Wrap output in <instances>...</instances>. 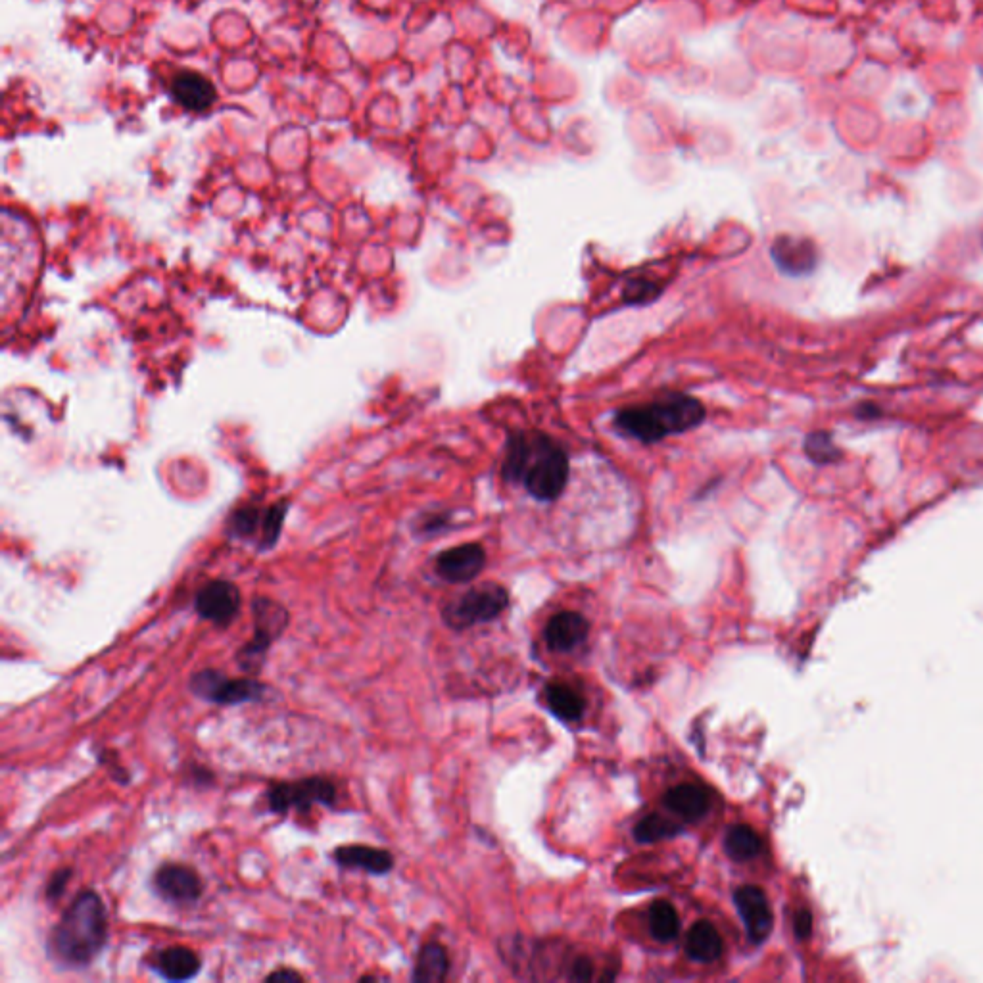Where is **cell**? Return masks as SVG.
<instances>
[{
	"label": "cell",
	"instance_id": "ba28073f",
	"mask_svg": "<svg viewBox=\"0 0 983 983\" xmlns=\"http://www.w3.org/2000/svg\"><path fill=\"white\" fill-rule=\"evenodd\" d=\"M242 596L239 586L229 580H212L196 594V613L219 628H225L239 615Z\"/></svg>",
	"mask_w": 983,
	"mask_h": 983
},
{
	"label": "cell",
	"instance_id": "9c48e42d",
	"mask_svg": "<svg viewBox=\"0 0 983 983\" xmlns=\"http://www.w3.org/2000/svg\"><path fill=\"white\" fill-rule=\"evenodd\" d=\"M770 258L780 273L788 277H807L818 265V250L809 239L784 235L772 242Z\"/></svg>",
	"mask_w": 983,
	"mask_h": 983
},
{
	"label": "cell",
	"instance_id": "2e32d148",
	"mask_svg": "<svg viewBox=\"0 0 983 983\" xmlns=\"http://www.w3.org/2000/svg\"><path fill=\"white\" fill-rule=\"evenodd\" d=\"M154 970L169 982H187L200 972V957L183 945H173L154 957Z\"/></svg>",
	"mask_w": 983,
	"mask_h": 983
},
{
	"label": "cell",
	"instance_id": "484cf974",
	"mask_svg": "<svg viewBox=\"0 0 983 983\" xmlns=\"http://www.w3.org/2000/svg\"><path fill=\"white\" fill-rule=\"evenodd\" d=\"M287 504L271 505L264 515V525H262V548H271L281 534V528L285 523L287 515Z\"/></svg>",
	"mask_w": 983,
	"mask_h": 983
},
{
	"label": "cell",
	"instance_id": "f546056e",
	"mask_svg": "<svg viewBox=\"0 0 983 983\" xmlns=\"http://www.w3.org/2000/svg\"><path fill=\"white\" fill-rule=\"evenodd\" d=\"M267 982H302L304 978L296 972V970H290V968H279L275 972H271L267 978Z\"/></svg>",
	"mask_w": 983,
	"mask_h": 983
},
{
	"label": "cell",
	"instance_id": "7a4b0ae2",
	"mask_svg": "<svg viewBox=\"0 0 983 983\" xmlns=\"http://www.w3.org/2000/svg\"><path fill=\"white\" fill-rule=\"evenodd\" d=\"M108 941V916L102 897L85 889L64 911L60 922L48 937L50 957L64 964L81 968L91 964Z\"/></svg>",
	"mask_w": 983,
	"mask_h": 983
},
{
	"label": "cell",
	"instance_id": "d4e9b609",
	"mask_svg": "<svg viewBox=\"0 0 983 983\" xmlns=\"http://www.w3.org/2000/svg\"><path fill=\"white\" fill-rule=\"evenodd\" d=\"M264 515L265 511L254 507V505H244L237 509L231 517H229V532L233 536H252L258 528H262L264 525Z\"/></svg>",
	"mask_w": 983,
	"mask_h": 983
},
{
	"label": "cell",
	"instance_id": "6da1fadb",
	"mask_svg": "<svg viewBox=\"0 0 983 983\" xmlns=\"http://www.w3.org/2000/svg\"><path fill=\"white\" fill-rule=\"evenodd\" d=\"M569 456L546 434L519 432L509 440L504 479L521 484L540 502L557 500L569 482Z\"/></svg>",
	"mask_w": 983,
	"mask_h": 983
},
{
	"label": "cell",
	"instance_id": "5b68a950",
	"mask_svg": "<svg viewBox=\"0 0 983 983\" xmlns=\"http://www.w3.org/2000/svg\"><path fill=\"white\" fill-rule=\"evenodd\" d=\"M265 801L269 811L275 815H285L290 809L306 815L315 805L333 807L336 788L331 780L323 776H312L296 782H277L265 792Z\"/></svg>",
	"mask_w": 983,
	"mask_h": 983
},
{
	"label": "cell",
	"instance_id": "83f0119b",
	"mask_svg": "<svg viewBox=\"0 0 983 983\" xmlns=\"http://www.w3.org/2000/svg\"><path fill=\"white\" fill-rule=\"evenodd\" d=\"M72 874V868H58V870H56V872L50 876L47 889H45V895H47L48 901H52V903H54V901H58V899L64 895V891H66L68 884H70V880H72Z\"/></svg>",
	"mask_w": 983,
	"mask_h": 983
},
{
	"label": "cell",
	"instance_id": "30bf717a",
	"mask_svg": "<svg viewBox=\"0 0 983 983\" xmlns=\"http://www.w3.org/2000/svg\"><path fill=\"white\" fill-rule=\"evenodd\" d=\"M154 888L166 901L177 905H189L200 899L202 880L191 866L168 863L156 870Z\"/></svg>",
	"mask_w": 983,
	"mask_h": 983
},
{
	"label": "cell",
	"instance_id": "44dd1931",
	"mask_svg": "<svg viewBox=\"0 0 983 983\" xmlns=\"http://www.w3.org/2000/svg\"><path fill=\"white\" fill-rule=\"evenodd\" d=\"M548 707L555 717L567 722H575L584 715L586 701L576 690L567 684H552L546 690Z\"/></svg>",
	"mask_w": 983,
	"mask_h": 983
},
{
	"label": "cell",
	"instance_id": "52a82bcc",
	"mask_svg": "<svg viewBox=\"0 0 983 983\" xmlns=\"http://www.w3.org/2000/svg\"><path fill=\"white\" fill-rule=\"evenodd\" d=\"M509 603L507 590L500 584H484L469 590L456 603L448 605L444 619L452 628H467L473 624L488 623L498 619Z\"/></svg>",
	"mask_w": 983,
	"mask_h": 983
},
{
	"label": "cell",
	"instance_id": "3957f363",
	"mask_svg": "<svg viewBox=\"0 0 983 983\" xmlns=\"http://www.w3.org/2000/svg\"><path fill=\"white\" fill-rule=\"evenodd\" d=\"M707 417L705 406L688 394H669L644 406L621 409L615 415V429L626 438L642 444H657L672 434L697 429Z\"/></svg>",
	"mask_w": 983,
	"mask_h": 983
},
{
	"label": "cell",
	"instance_id": "4316f807",
	"mask_svg": "<svg viewBox=\"0 0 983 983\" xmlns=\"http://www.w3.org/2000/svg\"><path fill=\"white\" fill-rule=\"evenodd\" d=\"M657 294H659V290L655 292V285L646 279H636V281L628 283L626 290H624V298L628 304L651 302Z\"/></svg>",
	"mask_w": 983,
	"mask_h": 983
},
{
	"label": "cell",
	"instance_id": "8992f818",
	"mask_svg": "<svg viewBox=\"0 0 983 983\" xmlns=\"http://www.w3.org/2000/svg\"><path fill=\"white\" fill-rule=\"evenodd\" d=\"M192 694L216 705H240L254 703L265 696V684L254 676L229 678L216 669L192 674L189 682Z\"/></svg>",
	"mask_w": 983,
	"mask_h": 983
},
{
	"label": "cell",
	"instance_id": "ac0fdd59",
	"mask_svg": "<svg viewBox=\"0 0 983 983\" xmlns=\"http://www.w3.org/2000/svg\"><path fill=\"white\" fill-rule=\"evenodd\" d=\"M722 951H724L722 937L711 922L701 920L690 928L686 937V953L690 959L709 964L719 960Z\"/></svg>",
	"mask_w": 983,
	"mask_h": 983
},
{
	"label": "cell",
	"instance_id": "5bb4252c",
	"mask_svg": "<svg viewBox=\"0 0 983 983\" xmlns=\"http://www.w3.org/2000/svg\"><path fill=\"white\" fill-rule=\"evenodd\" d=\"M333 859L342 868L365 870V872L377 874V876L388 874L394 868V857L386 849L363 845V843L338 847L333 853Z\"/></svg>",
	"mask_w": 983,
	"mask_h": 983
},
{
	"label": "cell",
	"instance_id": "277c9868",
	"mask_svg": "<svg viewBox=\"0 0 983 983\" xmlns=\"http://www.w3.org/2000/svg\"><path fill=\"white\" fill-rule=\"evenodd\" d=\"M254 611V636L239 649L237 663L240 669L256 676L264 667L267 651L271 644L281 638L290 623L287 609L269 598H256L252 603Z\"/></svg>",
	"mask_w": 983,
	"mask_h": 983
},
{
	"label": "cell",
	"instance_id": "7402d4cb",
	"mask_svg": "<svg viewBox=\"0 0 983 983\" xmlns=\"http://www.w3.org/2000/svg\"><path fill=\"white\" fill-rule=\"evenodd\" d=\"M649 932L663 943L680 934V916L669 901L659 899L649 907Z\"/></svg>",
	"mask_w": 983,
	"mask_h": 983
},
{
	"label": "cell",
	"instance_id": "4dcf8cb0",
	"mask_svg": "<svg viewBox=\"0 0 983 983\" xmlns=\"http://www.w3.org/2000/svg\"><path fill=\"white\" fill-rule=\"evenodd\" d=\"M811 932V914L801 911L795 916V934L799 939H805Z\"/></svg>",
	"mask_w": 983,
	"mask_h": 983
},
{
	"label": "cell",
	"instance_id": "7c38bea8",
	"mask_svg": "<svg viewBox=\"0 0 983 983\" xmlns=\"http://www.w3.org/2000/svg\"><path fill=\"white\" fill-rule=\"evenodd\" d=\"M486 563V553L479 544H463L440 553L436 559V573L446 582L463 584L480 575Z\"/></svg>",
	"mask_w": 983,
	"mask_h": 983
},
{
	"label": "cell",
	"instance_id": "8fae6325",
	"mask_svg": "<svg viewBox=\"0 0 983 983\" xmlns=\"http://www.w3.org/2000/svg\"><path fill=\"white\" fill-rule=\"evenodd\" d=\"M734 905L744 920L747 936L753 943H763L772 932V911L765 891L757 886L736 889Z\"/></svg>",
	"mask_w": 983,
	"mask_h": 983
},
{
	"label": "cell",
	"instance_id": "603a6c76",
	"mask_svg": "<svg viewBox=\"0 0 983 983\" xmlns=\"http://www.w3.org/2000/svg\"><path fill=\"white\" fill-rule=\"evenodd\" d=\"M680 832H682V828L671 820H667L661 815H649L636 824L634 838L640 843H655V841L672 838Z\"/></svg>",
	"mask_w": 983,
	"mask_h": 983
},
{
	"label": "cell",
	"instance_id": "4fadbf2b",
	"mask_svg": "<svg viewBox=\"0 0 983 983\" xmlns=\"http://www.w3.org/2000/svg\"><path fill=\"white\" fill-rule=\"evenodd\" d=\"M171 96L189 112H204L216 100L214 83L202 73L183 70L171 79Z\"/></svg>",
	"mask_w": 983,
	"mask_h": 983
},
{
	"label": "cell",
	"instance_id": "e0dca14e",
	"mask_svg": "<svg viewBox=\"0 0 983 983\" xmlns=\"http://www.w3.org/2000/svg\"><path fill=\"white\" fill-rule=\"evenodd\" d=\"M665 805L674 815L696 822L711 809V792L697 784L674 786L665 793Z\"/></svg>",
	"mask_w": 983,
	"mask_h": 983
},
{
	"label": "cell",
	"instance_id": "9a60e30c",
	"mask_svg": "<svg viewBox=\"0 0 983 983\" xmlns=\"http://www.w3.org/2000/svg\"><path fill=\"white\" fill-rule=\"evenodd\" d=\"M590 632L588 621L575 611H563L550 619L546 626V640L553 651H573L578 648Z\"/></svg>",
	"mask_w": 983,
	"mask_h": 983
},
{
	"label": "cell",
	"instance_id": "f1b7e54d",
	"mask_svg": "<svg viewBox=\"0 0 983 983\" xmlns=\"http://www.w3.org/2000/svg\"><path fill=\"white\" fill-rule=\"evenodd\" d=\"M594 976V964L588 959H578L571 968L573 982H588Z\"/></svg>",
	"mask_w": 983,
	"mask_h": 983
},
{
	"label": "cell",
	"instance_id": "d6986e66",
	"mask_svg": "<svg viewBox=\"0 0 983 983\" xmlns=\"http://www.w3.org/2000/svg\"><path fill=\"white\" fill-rule=\"evenodd\" d=\"M450 970V959L440 943H427L415 962L413 980L419 983L444 982Z\"/></svg>",
	"mask_w": 983,
	"mask_h": 983
},
{
	"label": "cell",
	"instance_id": "ffe728a7",
	"mask_svg": "<svg viewBox=\"0 0 983 983\" xmlns=\"http://www.w3.org/2000/svg\"><path fill=\"white\" fill-rule=\"evenodd\" d=\"M761 847H763L761 838L757 836V832L751 826L736 824V826L728 828L726 838H724V851L732 861H736V863L751 861L761 853Z\"/></svg>",
	"mask_w": 983,
	"mask_h": 983
},
{
	"label": "cell",
	"instance_id": "cb8c5ba5",
	"mask_svg": "<svg viewBox=\"0 0 983 983\" xmlns=\"http://www.w3.org/2000/svg\"><path fill=\"white\" fill-rule=\"evenodd\" d=\"M805 454L818 465L834 463L841 456L828 432H811L805 440Z\"/></svg>",
	"mask_w": 983,
	"mask_h": 983
}]
</instances>
